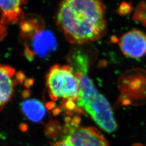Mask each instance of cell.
I'll use <instances>...</instances> for the list:
<instances>
[{
	"mask_svg": "<svg viewBox=\"0 0 146 146\" xmlns=\"http://www.w3.org/2000/svg\"><path fill=\"white\" fill-rule=\"evenodd\" d=\"M70 62L79 81L80 93L76 106L85 110L104 131L108 133L115 131L117 125L111 106L100 94L88 75V58L77 52L72 55Z\"/></svg>",
	"mask_w": 146,
	"mask_h": 146,
	"instance_id": "7a4b0ae2",
	"label": "cell"
},
{
	"mask_svg": "<svg viewBox=\"0 0 146 146\" xmlns=\"http://www.w3.org/2000/svg\"><path fill=\"white\" fill-rule=\"evenodd\" d=\"M46 84L52 100L62 99L67 102L66 106L69 110L75 108L74 102L78 100L80 86L78 78L72 66H53L47 75Z\"/></svg>",
	"mask_w": 146,
	"mask_h": 146,
	"instance_id": "3957f363",
	"label": "cell"
},
{
	"mask_svg": "<svg viewBox=\"0 0 146 146\" xmlns=\"http://www.w3.org/2000/svg\"><path fill=\"white\" fill-rule=\"evenodd\" d=\"M52 146H108V144L98 129L80 126L74 120L67 123L62 140Z\"/></svg>",
	"mask_w": 146,
	"mask_h": 146,
	"instance_id": "277c9868",
	"label": "cell"
},
{
	"mask_svg": "<svg viewBox=\"0 0 146 146\" xmlns=\"http://www.w3.org/2000/svg\"><path fill=\"white\" fill-rule=\"evenodd\" d=\"M119 46L125 56L139 58L146 54V35L142 31L133 29L120 37Z\"/></svg>",
	"mask_w": 146,
	"mask_h": 146,
	"instance_id": "5b68a950",
	"label": "cell"
},
{
	"mask_svg": "<svg viewBox=\"0 0 146 146\" xmlns=\"http://www.w3.org/2000/svg\"><path fill=\"white\" fill-rule=\"evenodd\" d=\"M26 0H0L1 19L6 23H15L23 16Z\"/></svg>",
	"mask_w": 146,
	"mask_h": 146,
	"instance_id": "52a82bcc",
	"label": "cell"
},
{
	"mask_svg": "<svg viewBox=\"0 0 146 146\" xmlns=\"http://www.w3.org/2000/svg\"><path fill=\"white\" fill-rule=\"evenodd\" d=\"M106 13L101 0H62L56 20L68 41L81 44L104 36L107 31Z\"/></svg>",
	"mask_w": 146,
	"mask_h": 146,
	"instance_id": "6da1fadb",
	"label": "cell"
},
{
	"mask_svg": "<svg viewBox=\"0 0 146 146\" xmlns=\"http://www.w3.org/2000/svg\"><path fill=\"white\" fill-rule=\"evenodd\" d=\"M14 74L13 68L0 65V110L9 101L13 94Z\"/></svg>",
	"mask_w": 146,
	"mask_h": 146,
	"instance_id": "ba28073f",
	"label": "cell"
},
{
	"mask_svg": "<svg viewBox=\"0 0 146 146\" xmlns=\"http://www.w3.org/2000/svg\"><path fill=\"white\" fill-rule=\"evenodd\" d=\"M134 19L136 21L140 22L143 26H146V2H141L137 5L135 11Z\"/></svg>",
	"mask_w": 146,
	"mask_h": 146,
	"instance_id": "30bf717a",
	"label": "cell"
},
{
	"mask_svg": "<svg viewBox=\"0 0 146 146\" xmlns=\"http://www.w3.org/2000/svg\"><path fill=\"white\" fill-rule=\"evenodd\" d=\"M23 113L27 117L33 122H39L43 120L46 110L42 102L36 99H28L21 104Z\"/></svg>",
	"mask_w": 146,
	"mask_h": 146,
	"instance_id": "9c48e42d",
	"label": "cell"
},
{
	"mask_svg": "<svg viewBox=\"0 0 146 146\" xmlns=\"http://www.w3.org/2000/svg\"><path fill=\"white\" fill-rule=\"evenodd\" d=\"M32 51L40 58H46L54 52L57 42L50 32L44 31L37 33L31 43Z\"/></svg>",
	"mask_w": 146,
	"mask_h": 146,
	"instance_id": "8992f818",
	"label": "cell"
}]
</instances>
